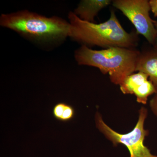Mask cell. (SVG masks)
Returning <instances> with one entry per match:
<instances>
[{"instance_id": "1", "label": "cell", "mask_w": 157, "mask_h": 157, "mask_svg": "<svg viewBox=\"0 0 157 157\" xmlns=\"http://www.w3.org/2000/svg\"><path fill=\"white\" fill-rule=\"evenodd\" d=\"M68 18L70 25L69 37L82 45L105 49L113 47L135 48L138 44V34L125 30L113 10L108 20L99 24L82 20L73 12L69 13Z\"/></svg>"}, {"instance_id": "2", "label": "cell", "mask_w": 157, "mask_h": 157, "mask_svg": "<svg viewBox=\"0 0 157 157\" xmlns=\"http://www.w3.org/2000/svg\"><path fill=\"white\" fill-rule=\"evenodd\" d=\"M0 25L36 42L49 43L69 37L70 22L57 16L45 17L27 10L2 14Z\"/></svg>"}, {"instance_id": "3", "label": "cell", "mask_w": 157, "mask_h": 157, "mask_svg": "<svg viewBox=\"0 0 157 157\" xmlns=\"http://www.w3.org/2000/svg\"><path fill=\"white\" fill-rule=\"evenodd\" d=\"M140 53L135 48L113 47L97 50L82 45L74 56L78 65L98 68L103 74H109L111 82L120 85L135 72Z\"/></svg>"}, {"instance_id": "4", "label": "cell", "mask_w": 157, "mask_h": 157, "mask_svg": "<svg viewBox=\"0 0 157 157\" xmlns=\"http://www.w3.org/2000/svg\"><path fill=\"white\" fill-rule=\"evenodd\" d=\"M137 123L133 130L127 134L117 133L104 122L101 114H96V126L107 139L115 145L122 144L127 147L130 152V157H157L151 154L149 150L144 144L148 131L144 128V123L147 115V110L142 107L139 110Z\"/></svg>"}, {"instance_id": "5", "label": "cell", "mask_w": 157, "mask_h": 157, "mask_svg": "<svg viewBox=\"0 0 157 157\" xmlns=\"http://www.w3.org/2000/svg\"><path fill=\"white\" fill-rule=\"evenodd\" d=\"M112 6L122 12L133 24L137 34L143 36L153 45L156 31L154 20L150 16L151 11L148 0H114Z\"/></svg>"}, {"instance_id": "6", "label": "cell", "mask_w": 157, "mask_h": 157, "mask_svg": "<svg viewBox=\"0 0 157 157\" xmlns=\"http://www.w3.org/2000/svg\"><path fill=\"white\" fill-rule=\"evenodd\" d=\"M148 78V76L142 72L133 73L120 85L121 90L125 94H135L137 102L146 104L149 96L156 94L154 86Z\"/></svg>"}, {"instance_id": "7", "label": "cell", "mask_w": 157, "mask_h": 157, "mask_svg": "<svg viewBox=\"0 0 157 157\" xmlns=\"http://www.w3.org/2000/svg\"><path fill=\"white\" fill-rule=\"evenodd\" d=\"M135 72H142L147 74L157 93V49L153 48L140 52Z\"/></svg>"}, {"instance_id": "8", "label": "cell", "mask_w": 157, "mask_h": 157, "mask_svg": "<svg viewBox=\"0 0 157 157\" xmlns=\"http://www.w3.org/2000/svg\"><path fill=\"white\" fill-rule=\"evenodd\" d=\"M112 3L111 0H82L73 12L82 20L94 22L99 11Z\"/></svg>"}, {"instance_id": "9", "label": "cell", "mask_w": 157, "mask_h": 157, "mask_svg": "<svg viewBox=\"0 0 157 157\" xmlns=\"http://www.w3.org/2000/svg\"><path fill=\"white\" fill-rule=\"evenodd\" d=\"M52 114L57 120L67 122L73 119L75 116V111L71 105L60 102L55 105L52 109Z\"/></svg>"}, {"instance_id": "10", "label": "cell", "mask_w": 157, "mask_h": 157, "mask_svg": "<svg viewBox=\"0 0 157 157\" xmlns=\"http://www.w3.org/2000/svg\"><path fill=\"white\" fill-rule=\"evenodd\" d=\"M150 102V105L153 112L157 117V93Z\"/></svg>"}, {"instance_id": "11", "label": "cell", "mask_w": 157, "mask_h": 157, "mask_svg": "<svg viewBox=\"0 0 157 157\" xmlns=\"http://www.w3.org/2000/svg\"><path fill=\"white\" fill-rule=\"evenodd\" d=\"M149 2L151 11H152L155 17L157 16V0H150Z\"/></svg>"}, {"instance_id": "12", "label": "cell", "mask_w": 157, "mask_h": 157, "mask_svg": "<svg viewBox=\"0 0 157 157\" xmlns=\"http://www.w3.org/2000/svg\"><path fill=\"white\" fill-rule=\"evenodd\" d=\"M154 24L155 28L156 31V35L154 44L153 46V48L157 49V21L154 20Z\"/></svg>"}]
</instances>
